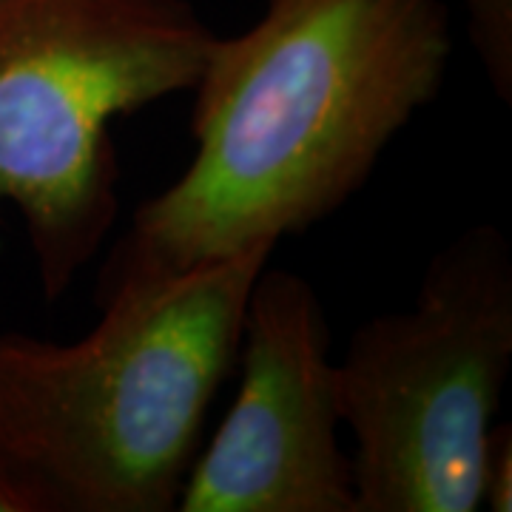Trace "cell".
Here are the masks:
<instances>
[{"mask_svg":"<svg viewBox=\"0 0 512 512\" xmlns=\"http://www.w3.org/2000/svg\"><path fill=\"white\" fill-rule=\"evenodd\" d=\"M450 52L444 0H268L248 32L214 37L191 89L197 151L134 211L97 296L276 248L339 211L439 97Z\"/></svg>","mask_w":512,"mask_h":512,"instance_id":"cell-1","label":"cell"},{"mask_svg":"<svg viewBox=\"0 0 512 512\" xmlns=\"http://www.w3.org/2000/svg\"><path fill=\"white\" fill-rule=\"evenodd\" d=\"M274 245L97 296L77 342L0 330V458L46 512H171Z\"/></svg>","mask_w":512,"mask_h":512,"instance_id":"cell-2","label":"cell"},{"mask_svg":"<svg viewBox=\"0 0 512 512\" xmlns=\"http://www.w3.org/2000/svg\"><path fill=\"white\" fill-rule=\"evenodd\" d=\"M214 37L188 0H0V220L18 211L49 302L120 214L109 126L191 92Z\"/></svg>","mask_w":512,"mask_h":512,"instance_id":"cell-3","label":"cell"},{"mask_svg":"<svg viewBox=\"0 0 512 512\" xmlns=\"http://www.w3.org/2000/svg\"><path fill=\"white\" fill-rule=\"evenodd\" d=\"M512 370V248L490 222L430 259L410 308L336 362L356 512L481 510L484 450Z\"/></svg>","mask_w":512,"mask_h":512,"instance_id":"cell-4","label":"cell"},{"mask_svg":"<svg viewBox=\"0 0 512 512\" xmlns=\"http://www.w3.org/2000/svg\"><path fill=\"white\" fill-rule=\"evenodd\" d=\"M237 362V399L194 456L177 510L356 512L328 313L305 276L271 262L259 271Z\"/></svg>","mask_w":512,"mask_h":512,"instance_id":"cell-5","label":"cell"},{"mask_svg":"<svg viewBox=\"0 0 512 512\" xmlns=\"http://www.w3.org/2000/svg\"><path fill=\"white\" fill-rule=\"evenodd\" d=\"M467 35L484 74L507 106L512 103V0H467Z\"/></svg>","mask_w":512,"mask_h":512,"instance_id":"cell-6","label":"cell"},{"mask_svg":"<svg viewBox=\"0 0 512 512\" xmlns=\"http://www.w3.org/2000/svg\"><path fill=\"white\" fill-rule=\"evenodd\" d=\"M481 507L493 512L512 510V427L493 424L487 450H484V470H481Z\"/></svg>","mask_w":512,"mask_h":512,"instance_id":"cell-7","label":"cell"},{"mask_svg":"<svg viewBox=\"0 0 512 512\" xmlns=\"http://www.w3.org/2000/svg\"><path fill=\"white\" fill-rule=\"evenodd\" d=\"M0 512H46L37 493L0 458Z\"/></svg>","mask_w":512,"mask_h":512,"instance_id":"cell-8","label":"cell"}]
</instances>
